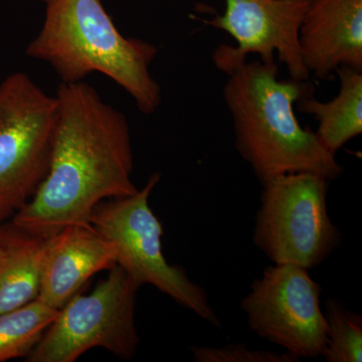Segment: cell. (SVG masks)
<instances>
[{
  "label": "cell",
  "instance_id": "17",
  "mask_svg": "<svg viewBox=\"0 0 362 362\" xmlns=\"http://www.w3.org/2000/svg\"><path fill=\"white\" fill-rule=\"evenodd\" d=\"M4 247H2V245L0 244V258H1L2 255H4Z\"/></svg>",
  "mask_w": 362,
  "mask_h": 362
},
{
  "label": "cell",
  "instance_id": "9",
  "mask_svg": "<svg viewBox=\"0 0 362 362\" xmlns=\"http://www.w3.org/2000/svg\"><path fill=\"white\" fill-rule=\"evenodd\" d=\"M309 0H225L223 14L204 23L226 32L237 45H221L214 65L225 71L244 63L250 54L264 62L284 64L290 78L309 80L300 54L298 33Z\"/></svg>",
  "mask_w": 362,
  "mask_h": 362
},
{
  "label": "cell",
  "instance_id": "6",
  "mask_svg": "<svg viewBox=\"0 0 362 362\" xmlns=\"http://www.w3.org/2000/svg\"><path fill=\"white\" fill-rule=\"evenodd\" d=\"M59 101L21 71L0 83V223L32 199L51 161Z\"/></svg>",
  "mask_w": 362,
  "mask_h": 362
},
{
  "label": "cell",
  "instance_id": "1",
  "mask_svg": "<svg viewBox=\"0 0 362 362\" xmlns=\"http://www.w3.org/2000/svg\"><path fill=\"white\" fill-rule=\"evenodd\" d=\"M51 161L32 199L13 216L23 232L49 238L70 226H90L93 211L107 199L138 192L127 118L95 88L62 83Z\"/></svg>",
  "mask_w": 362,
  "mask_h": 362
},
{
  "label": "cell",
  "instance_id": "10",
  "mask_svg": "<svg viewBox=\"0 0 362 362\" xmlns=\"http://www.w3.org/2000/svg\"><path fill=\"white\" fill-rule=\"evenodd\" d=\"M298 42L305 69L317 78L341 66L362 71V0H309Z\"/></svg>",
  "mask_w": 362,
  "mask_h": 362
},
{
  "label": "cell",
  "instance_id": "11",
  "mask_svg": "<svg viewBox=\"0 0 362 362\" xmlns=\"http://www.w3.org/2000/svg\"><path fill=\"white\" fill-rule=\"evenodd\" d=\"M117 263L116 247L92 226H70L49 237L37 299L61 309L95 274Z\"/></svg>",
  "mask_w": 362,
  "mask_h": 362
},
{
  "label": "cell",
  "instance_id": "2",
  "mask_svg": "<svg viewBox=\"0 0 362 362\" xmlns=\"http://www.w3.org/2000/svg\"><path fill=\"white\" fill-rule=\"evenodd\" d=\"M223 100L235 149L259 182L289 173H310L329 181L342 175L335 156L295 113L300 99L314 94L308 80L279 78L277 62L254 59L223 71Z\"/></svg>",
  "mask_w": 362,
  "mask_h": 362
},
{
  "label": "cell",
  "instance_id": "4",
  "mask_svg": "<svg viewBox=\"0 0 362 362\" xmlns=\"http://www.w3.org/2000/svg\"><path fill=\"white\" fill-rule=\"evenodd\" d=\"M262 185L252 242L274 264L311 270L340 247L341 232L328 213L329 180L298 173L275 176Z\"/></svg>",
  "mask_w": 362,
  "mask_h": 362
},
{
  "label": "cell",
  "instance_id": "3",
  "mask_svg": "<svg viewBox=\"0 0 362 362\" xmlns=\"http://www.w3.org/2000/svg\"><path fill=\"white\" fill-rule=\"evenodd\" d=\"M44 23L26 54L52 66L62 83L103 74L134 100L145 115L156 113L161 88L150 66L156 45L119 32L102 0H44Z\"/></svg>",
  "mask_w": 362,
  "mask_h": 362
},
{
  "label": "cell",
  "instance_id": "13",
  "mask_svg": "<svg viewBox=\"0 0 362 362\" xmlns=\"http://www.w3.org/2000/svg\"><path fill=\"white\" fill-rule=\"evenodd\" d=\"M338 94L327 102L313 94L298 101V110L318 122L315 134L324 148L333 156L362 133V71L349 66L337 69Z\"/></svg>",
  "mask_w": 362,
  "mask_h": 362
},
{
  "label": "cell",
  "instance_id": "12",
  "mask_svg": "<svg viewBox=\"0 0 362 362\" xmlns=\"http://www.w3.org/2000/svg\"><path fill=\"white\" fill-rule=\"evenodd\" d=\"M49 238L23 232L8 223L0 226V314L30 303L39 296Z\"/></svg>",
  "mask_w": 362,
  "mask_h": 362
},
{
  "label": "cell",
  "instance_id": "16",
  "mask_svg": "<svg viewBox=\"0 0 362 362\" xmlns=\"http://www.w3.org/2000/svg\"><path fill=\"white\" fill-rule=\"evenodd\" d=\"M195 362H298L296 356L289 352L268 351L263 349H251L244 343L226 344L225 346L192 347Z\"/></svg>",
  "mask_w": 362,
  "mask_h": 362
},
{
  "label": "cell",
  "instance_id": "5",
  "mask_svg": "<svg viewBox=\"0 0 362 362\" xmlns=\"http://www.w3.org/2000/svg\"><path fill=\"white\" fill-rule=\"evenodd\" d=\"M159 180L160 173H153L136 194L101 202L93 211L90 226L115 246L116 265L138 284L153 286L199 318L221 327L206 291L190 280L182 267L170 265L164 257L163 228L149 206L150 194Z\"/></svg>",
  "mask_w": 362,
  "mask_h": 362
},
{
  "label": "cell",
  "instance_id": "14",
  "mask_svg": "<svg viewBox=\"0 0 362 362\" xmlns=\"http://www.w3.org/2000/svg\"><path fill=\"white\" fill-rule=\"evenodd\" d=\"M58 313L37 298L0 314V362L28 356Z\"/></svg>",
  "mask_w": 362,
  "mask_h": 362
},
{
  "label": "cell",
  "instance_id": "7",
  "mask_svg": "<svg viewBox=\"0 0 362 362\" xmlns=\"http://www.w3.org/2000/svg\"><path fill=\"white\" fill-rule=\"evenodd\" d=\"M140 287L122 267L114 266L92 292L76 294L59 309L26 361L74 362L95 347L133 358L139 344L135 301Z\"/></svg>",
  "mask_w": 362,
  "mask_h": 362
},
{
  "label": "cell",
  "instance_id": "8",
  "mask_svg": "<svg viewBox=\"0 0 362 362\" xmlns=\"http://www.w3.org/2000/svg\"><path fill=\"white\" fill-rule=\"evenodd\" d=\"M322 287L309 270L293 264L267 267L240 307L250 329L297 358L322 356L328 326L321 309Z\"/></svg>",
  "mask_w": 362,
  "mask_h": 362
},
{
  "label": "cell",
  "instance_id": "15",
  "mask_svg": "<svg viewBox=\"0 0 362 362\" xmlns=\"http://www.w3.org/2000/svg\"><path fill=\"white\" fill-rule=\"evenodd\" d=\"M328 326L322 356L328 362L362 361V317L343 302L329 299L324 313Z\"/></svg>",
  "mask_w": 362,
  "mask_h": 362
}]
</instances>
